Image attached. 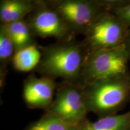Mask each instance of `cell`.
Returning <instances> with one entry per match:
<instances>
[{
	"instance_id": "15",
	"label": "cell",
	"mask_w": 130,
	"mask_h": 130,
	"mask_svg": "<svg viewBox=\"0 0 130 130\" xmlns=\"http://www.w3.org/2000/svg\"><path fill=\"white\" fill-rule=\"evenodd\" d=\"M110 12L116 16L130 28V1L126 0L123 4L114 9Z\"/></svg>"
},
{
	"instance_id": "4",
	"label": "cell",
	"mask_w": 130,
	"mask_h": 130,
	"mask_svg": "<svg viewBox=\"0 0 130 130\" xmlns=\"http://www.w3.org/2000/svg\"><path fill=\"white\" fill-rule=\"evenodd\" d=\"M45 113L53 115L66 122L81 125L88 119L89 113L83 93V84L62 81L58 83L49 109Z\"/></svg>"
},
{
	"instance_id": "14",
	"label": "cell",
	"mask_w": 130,
	"mask_h": 130,
	"mask_svg": "<svg viewBox=\"0 0 130 130\" xmlns=\"http://www.w3.org/2000/svg\"><path fill=\"white\" fill-rule=\"evenodd\" d=\"M82 126L71 124L45 113L39 119L30 123L25 130H79Z\"/></svg>"
},
{
	"instance_id": "16",
	"label": "cell",
	"mask_w": 130,
	"mask_h": 130,
	"mask_svg": "<svg viewBox=\"0 0 130 130\" xmlns=\"http://www.w3.org/2000/svg\"><path fill=\"white\" fill-rule=\"evenodd\" d=\"M123 45H124L125 47L126 50L128 54V56H129V60H130V28L129 30V31H128L127 36L126 37L125 40Z\"/></svg>"
},
{
	"instance_id": "3",
	"label": "cell",
	"mask_w": 130,
	"mask_h": 130,
	"mask_svg": "<svg viewBox=\"0 0 130 130\" xmlns=\"http://www.w3.org/2000/svg\"><path fill=\"white\" fill-rule=\"evenodd\" d=\"M130 60L124 45L89 52L83 71V83L129 72Z\"/></svg>"
},
{
	"instance_id": "10",
	"label": "cell",
	"mask_w": 130,
	"mask_h": 130,
	"mask_svg": "<svg viewBox=\"0 0 130 130\" xmlns=\"http://www.w3.org/2000/svg\"><path fill=\"white\" fill-rule=\"evenodd\" d=\"M4 25L13 42L15 53L27 47L37 45L36 36L26 19Z\"/></svg>"
},
{
	"instance_id": "7",
	"label": "cell",
	"mask_w": 130,
	"mask_h": 130,
	"mask_svg": "<svg viewBox=\"0 0 130 130\" xmlns=\"http://www.w3.org/2000/svg\"><path fill=\"white\" fill-rule=\"evenodd\" d=\"M37 6L26 18L36 37H54L57 41L75 38L60 14L48 6L46 0H37Z\"/></svg>"
},
{
	"instance_id": "6",
	"label": "cell",
	"mask_w": 130,
	"mask_h": 130,
	"mask_svg": "<svg viewBox=\"0 0 130 130\" xmlns=\"http://www.w3.org/2000/svg\"><path fill=\"white\" fill-rule=\"evenodd\" d=\"M129 28L116 16L106 12L95 19L83 40L89 52L115 48L124 43Z\"/></svg>"
},
{
	"instance_id": "9",
	"label": "cell",
	"mask_w": 130,
	"mask_h": 130,
	"mask_svg": "<svg viewBox=\"0 0 130 130\" xmlns=\"http://www.w3.org/2000/svg\"><path fill=\"white\" fill-rule=\"evenodd\" d=\"M37 6V0H1L0 23L8 24L25 19Z\"/></svg>"
},
{
	"instance_id": "11",
	"label": "cell",
	"mask_w": 130,
	"mask_h": 130,
	"mask_svg": "<svg viewBox=\"0 0 130 130\" xmlns=\"http://www.w3.org/2000/svg\"><path fill=\"white\" fill-rule=\"evenodd\" d=\"M79 130H130V111L99 118L95 122L88 120Z\"/></svg>"
},
{
	"instance_id": "5",
	"label": "cell",
	"mask_w": 130,
	"mask_h": 130,
	"mask_svg": "<svg viewBox=\"0 0 130 130\" xmlns=\"http://www.w3.org/2000/svg\"><path fill=\"white\" fill-rule=\"evenodd\" d=\"M74 36L85 35L100 14L106 12L100 0H46Z\"/></svg>"
},
{
	"instance_id": "12",
	"label": "cell",
	"mask_w": 130,
	"mask_h": 130,
	"mask_svg": "<svg viewBox=\"0 0 130 130\" xmlns=\"http://www.w3.org/2000/svg\"><path fill=\"white\" fill-rule=\"evenodd\" d=\"M15 48L12 39L4 24L0 23V86L5 85L7 75V68L12 63Z\"/></svg>"
},
{
	"instance_id": "1",
	"label": "cell",
	"mask_w": 130,
	"mask_h": 130,
	"mask_svg": "<svg viewBox=\"0 0 130 130\" xmlns=\"http://www.w3.org/2000/svg\"><path fill=\"white\" fill-rule=\"evenodd\" d=\"M39 48L42 57L35 72L43 77L83 84V71L89 53L83 40L74 38Z\"/></svg>"
},
{
	"instance_id": "2",
	"label": "cell",
	"mask_w": 130,
	"mask_h": 130,
	"mask_svg": "<svg viewBox=\"0 0 130 130\" xmlns=\"http://www.w3.org/2000/svg\"><path fill=\"white\" fill-rule=\"evenodd\" d=\"M89 112L99 118L116 115L130 101V72L83 84Z\"/></svg>"
},
{
	"instance_id": "8",
	"label": "cell",
	"mask_w": 130,
	"mask_h": 130,
	"mask_svg": "<svg viewBox=\"0 0 130 130\" xmlns=\"http://www.w3.org/2000/svg\"><path fill=\"white\" fill-rule=\"evenodd\" d=\"M58 86L54 79L30 74L23 83L22 97L27 107L46 111L53 103Z\"/></svg>"
},
{
	"instance_id": "13",
	"label": "cell",
	"mask_w": 130,
	"mask_h": 130,
	"mask_svg": "<svg viewBox=\"0 0 130 130\" xmlns=\"http://www.w3.org/2000/svg\"><path fill=\"white\" fill-rule=\"evenodd\" d=\"M42 53L37 45L27 47L16 52L12 64L14 69L20 72H29L35 70L39 63Z\"/></svg>"
}]
</instances>
